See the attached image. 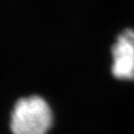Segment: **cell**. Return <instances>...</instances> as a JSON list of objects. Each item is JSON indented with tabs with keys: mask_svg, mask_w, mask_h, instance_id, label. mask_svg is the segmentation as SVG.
Returning a JSON list of instances; mask_svg holds the SVG:
<instances>
[{
	"mask_svg": "<svg viewBox=\"0 0 134 134\" xmlns=\"http://www.w3.org/2000/svg\"><path fill=\"white\" fill-rule=\"evenodd\" d=\"M53 124V112L48 102L39 96L16 101L10 128L13 134H47Z\"/></svg>",
	"mask_w": 134,
	"mask_h": 134,
	"instance_id": "cell-1",
	"label": "cell"
},
{
	"mask_svg": "<svg viewBox=\"0 0 134 134\" xmlns=\"http://www.w3.org/2000/svg\"><path fill=\"white\" fill-rule=\"evenodd\" d=\"M111 75L114 79L134 81V29L120 32L111 46Z\"/></svg>",
	"mask_w": 134,
	"mask_h": 134,
	"instance_id": "cell-2",
	"label": "cell"
}]
</instances>
